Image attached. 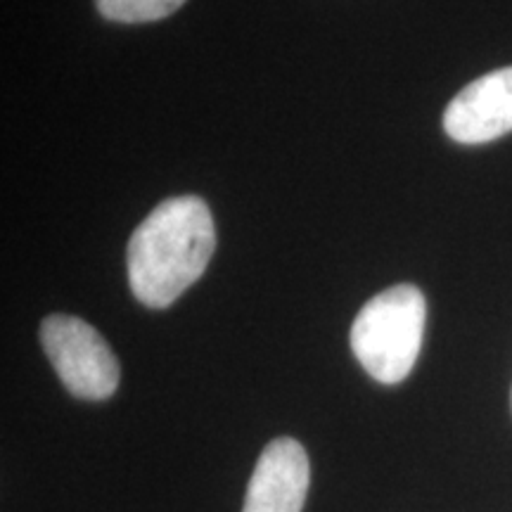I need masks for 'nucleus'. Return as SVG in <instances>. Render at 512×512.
<instances>
[{
    "instance_id": "obj_1",
    "label": "nucleus",
    "mask_w": 512,
    "mask_h": 512,
    "mask_svg": "<svg viewBox=\"0 0 512 512\" xmlns=\"http://www.w3.org/2000/svg\"><path fill=\"white\" fill-rule=\"evenodd\" d=\"M216 249L214 216L200 197H171L152 209L126 252L133 297L166 309L207 271Z\"/></svg>"
},
{
    "instance_id": "obj_3",
    "label": "nucleus",
    "mask_w": 512,
    "mask_h": 512,
    "mask_svg": "<svg viewBox=\"0 0 512 512\" xmlns=\"http://www.w3.org/2000/svg\"><path fill=\"white\" fill-rule=\"evenodd\" d=\"M43 349L64 387L86 401L110 399L117 392L121 368L110 344L93 325L76 316H48L41 323Z\"/></svg>"
},
{
    "instance_id": "obj_5",
    "label": "nucleus",
    "mask_w": 512,
    "mask_h": 512,
    "mask_svg": "<svg viewBox=\"0 0 512 512\" xmlns=\"http://www.w3.org/2000/svg\"><path fill=\"white\" fill-rule=\"evenodd\" d=\"M311 484L304 446L292 437L273 439L249 479L242 512H302Z\"/></svg>"
},
{
    "instance_id": "obj_4",
    "label": "nucleus",
    "mask_w": 512,
    "mask_h": 512,
    "mask_svg": "<svg viewBox=\"0 0 512 512\" xmlns=\"http://www.w3.org/2000/svg\"><path fill=\"white\" fill-rule=\"evenodd\" d=\"M444 131L456 143L479 145L512 131V67L467 83L444 112Z\"/></svg>"
},
{
    "instance_id": "obj_6",
    "label": "nucleus",
    "mask_w": 512,
    "mask_h": 512,
    "mask_svg": "<svg viewBox=\"0 0 512 512\" xmlns=\"http://www.w3.org/2000/svg\"><path fill=\"white\" fill-rule=\"evenodd\" d=\"M185 0H95L100 15L112 22H157L181 8Z\"/></svg>"
},
{
    "instance_id": "obj_2",
    "label": "nucleus",
    "mask_w": 512,
    "mask_h": 512,
    "mask_svg": "<svg viewBox=\"0 0 512 512\" xmlns=\"http://www.w3.org/2000/svg\"><path fill=\"white\" fill-rule=\"evenodd\" d=\"M425 323V294L415 285H394L358 311L349 335L351 349L373 380L399 384L418 361Z\"/></svg>"
}]
</instances>
